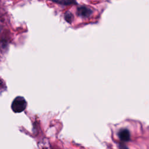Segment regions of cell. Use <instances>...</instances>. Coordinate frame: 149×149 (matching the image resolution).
Segmentation results:
<instances>
[{
  "label": "cell",
  "instance_id": "1",
  "mask_svg": "<svg viewBox=\"0 0 149 149\" xmlns=\"http://www.w3.org/2000/svg\"><path fill=\"white\" fill-rule=\"evenodd\" d=\"M26 107V100L21 97L16 98L12 104V109L15 112H20L24 111Z\"/></svg>",
  "mask_w": 149,
  "mask_h": 149
},
{
  "label": "cell",
  "instance_id": "7",
  "mask_svg": "<svg viewBox=\"0 0 149 149\" xmlns=\"http://www.w3.org/2000/svg\"><path fill=\"white\" fill-rule=\"evenodd\" d=\"M2 84V81L0 80V85Z\"/></svg>",
  "mask_w": 149,
  "mask_h": 149
},
{
  "label": "cell",
  "instance_id": "2",
  "mask_svg": "<svg viewBox=\"0 0 149 149\" xmlns=\"http://www.w3.org/2000/svg\"><path fill=\"white\" fill-rule=\"evenodd\" d=\"M118 136L121 140L123 141H127L130 140V134L127 129H122L118 132Z\"/></svg>",
  "mask_w": 149,
  "mask_h": 149
},
{
  "label": "cell",
  "instance_id": "4",
  "mask_svg": "<svg viewBox=\"0 0 149 149\" xmlns=\"http://www.w3.org/2000/svg\"><path fill=\"white\" fill-rule=\"evenodd\" d=\"M52 2H55L56 3L65 5H73L76 4V2L74 0H50Z\"/></svg>",
  "mask_w": 149,
  "mask_h": 149
},
{
  "label": "cell",
  "instance_id": "6",
  "mask_svg": "<svg viewBox=\"0 0 149 149\" xmlns=\"http://www.w3.org/2000/svg\"><path fill=\"white\" fill-rule=\"evenodd\" d=\"M65 19L66 22L70 23L73 20V15L70 12H67L65 14Z\"/></svg>",
  "mask_w": 149,
  "mask_h": 149
},
{
  "label": "cell",
  "instance_id": "5",
  "mask_svg": "<svg viewBox=\"0 0 149 149\" xmlns=\"http://www.w3.org/2000/svg\"><path fill=\"white\" fill-rule=\"evenodd\" d=\"M8 48V42L6 40H0V50L2 52H4Z\"/></svg>",
  "mask_w": 149,
  "mask_h": 149
},
{
  "label": "cell",
  "instance_id": "3",
  "mask_svg": "<svg viewBox=\"0 0 149 149\" xmlns=\"http://www.w3.org/2000/svg\"><path fill=\"white\" fill-rule=\"evenodd\" d=\"M77 13L81 17H87L90 16L92 13V10L86 6H81L78 8Z\"/></svg>",
  "mask_w": 149,
  "mask_h": 149
}]
</instances>
